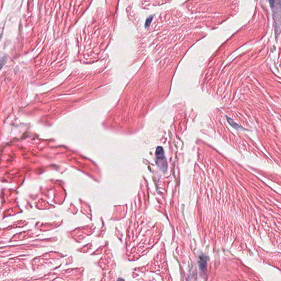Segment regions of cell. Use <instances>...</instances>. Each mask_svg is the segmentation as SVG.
<instances>
[{
	"label": "cell",
	"mask_w": 281,
	"mask_h": 281,
	"mask_svg": "<svg viewBox=\"0 0 281 281\" xmlns=\"http://www.w3.org/2000/svg\"><path fill=\"white\" fill-rule=\"evenodd\" d=\"M272 10L273 16L276 23V31H278L280 24V0H269Z\"/></svg>",
	"instance_id": "cell-1"
},
{
	"label": "cell",
	"mask_w": 281,
	"mask_h": 281,
	"mask_svg": "<svg viewBox=\"0 0 281 281\" xmlns=\"http://www.w3.org/2000/svg\"><path fill=\"white\" fill-rule=\"evenodd\" d=\"M156 162L158 166L163 171H166L167 169V163L164 155V150L162 147H158L156 150Z\"/></svg>",
	"instance_id": "cell-2"
},
{
	"label": "cell",
	"mask_w": 281,
	"mask_h": 281,
	"mask_svg": "<svg viewBox=\"0 0 281 281\" xmlns=\"http://www.w3.org/2000/svg\"><path fill=\"white\" fill-rule=\"evenodd\" d=\"M198 265L199 266V268L202 271H204L206 269L207 266V260L204 255H201L199 256L198 259Z\"/></svg>",
	"instance_id": "cell-3"
},
{
	"label": "cell",
	"mask_w": 281,
	"mask_h": 281,
	"mask_svg": "<svg viewBox=\"0 0 281 281\" xmlns=\"http://www.w3.org/2000/svg\"><path fill=\"white\" fill-rule=\"evenodd\" d=\"M227 120H228V122H229V124H230L232 127H234L235 128H239V127H241L238 126V125H237V124H236V123H235L234 121H233L232 119H231L230 118H228L227 117Z\"/></svg>",
	"instance_id": "cell-4"
},
{
	"label": "cell",
	"mask_w": 281,
	"mask_h": 281,
	"mask_svg": "<svg viewBox=\"0 0 281 281\" xmlns=\"http://www.w3.org/2000/svg\"><path fill=\"white\" fill-rule=\"evenodd\" d=\"M6 58L4 57L2 59H1V60H0V69H1V68L3 66V65L6 63Z\"/></svg>",
	"instance_id": "cell-5"
}]
</instances>
